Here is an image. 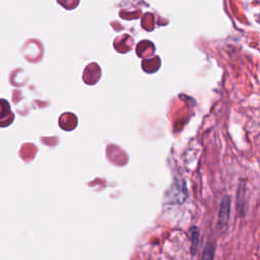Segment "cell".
Here are the masks:
<instances>
[{"mask_svg": "<svg viewBox=\"0 0 260 260\" xmlns=\"http://www.w3.org/2000/svg\"><path fill=\"white\" fill-rule=\"evenodd\" d=\"M214 256H215V245L212 243H209L204 248L202 260H214Z\"/></svg>", "mask_w": 260, "mask_h": 260, "instance_id": "cell-3", "label": "cell"}, {"mask_svg": "<svg viewBox=\"0 0 260 260\" xmlns=\"http://www.w3.org/2000/svg\"><path fill=\"white\" fill-rule=\"evenodd\" d=\"M191 236H192V248L197 249V245L199 242V232L197 228H192L191 229Z\"/></svg>", "mask_w": 260, "mask_h": 260, "instance_id": "cell-4", "label": "cell"}, {"mask_svg": "<svg viewBox=\"0 0 260 260\" xmlns=\"http://www.w3.org/2000/svg\"><path fill=\"white\" fill-rule=\"evenodd\" d=\"M245 197H246V182L245 181H241V183L239 184V188H238V210L241 212V215L244 216L245 215Z\"/></svg>", "mask_w": 260, "mask_h": 260, "instance_id": "cell-2", "label": "cell"}, {"mask_svg": "<svg viewBox=\"0 0 260 260\" xmlns=\"http://www.w3.org/2000/svg\"><path fill=\"white\" fill-rule=\"evenodd\" d=\"M230 216H231V199L229 196H225L222 199L220 211H219V217H218V225L222 231L227 229L230 221Z\"/></svg>", "mask_w": 260, "mask_h": 260, "instance_id": "cell-1", "label": "cell"}]
</instances>
